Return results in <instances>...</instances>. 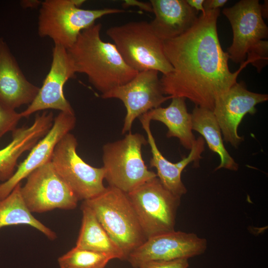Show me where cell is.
<instances>
[{
	"label": "cell",
	"instance_id": "6da1fadb",
	"mask_svg": "<svg viewBox=\"0 0 268 268\" xmlns=\"http://www.w3.org/2000/svg\"><path fill=\"white\" fill-rule=\"evenodd\" d=\"M219 13V9L205 10L186 32L163 42L173 68L160 78L165 95L187 98L196 106L212 111L216 99L237 82L240 71L250 64L247 59L235 72L230 71L229 55L218 37Z\"/></svg>",
	"mask_w": 268,
	"mask_h": 268
},
{
	"label": "cell",
	"instance_id": "7a4b0ae2",
	"mask_svg": "<svg viewBox=\"0 0 268 268\" xmlns=\"http://www.w3.org/2000/svg\"><path fill=\"white\" fill-rule=\"evenodd\" d=\"M101 28L95 23L84 29L67 50L75 73L86 74L102 95L126 84L138 72L125 63L114 43L101 39Z\"/></svg>",
	"mask_w": 268,
	"mask_h": 268
},
{
	"label": "cell",
	"instance_id": "3957f363",
	"mask_svg": "<svg viewBox=\"0 0 268 268\" xmlns=\"http://www.w3.org/2000/svg\"><path fill=\"white\" fill-rule=\"evenodd\" d=\"M83 203L91 209L123 251L126 260L146 240L127 193L109 186L102 193Z\"/></svg>",
	"mask_w": 268,
	"mask_h": 268
},
{
	"label": "cell",
	"instance_id": "277c9868",
	"mask_svg": "<svg viewBox=\"0 0 268 268\" xmlns=\"http://www.w3.org/2000/svg\"><path fill=\"white\" fill-rule=\"evenodd\" d=\"M84 0H46L39 9L38 33L41 37H48L54 45L66 49L70 48L80 33L94 25L98 19L106 15L125 12L114 8L87 9L80 6Z\"/></svg>",
	"mask_w": 268,
	"mask_h": 268
},
{
	"label": "cell",
	"instance_id": "5b68a950",
	"mask_svg": "<svg viewBox=\"0 0 268 268\" xmlns=\"http://www.w3.org/2000/svg\"><path fill=\"white\" fill-rule=\"evenodd\" d=\"M125 63L137 72L154 70L166 74L173 68L163 50V41L153 32L149 22L131 21L106 31Z\"/></svg>",
	"mask_w": 268,
	"mask_h": 268
},
{
	"label": "cell",
	"instance_id": "8992f818",
	"mask_svg": "<svg viewBox=\"0 0 268 268\" xmlns=\"http://www.w3.org/2000/svg\"><path fill=\"white\" fill-rule=\"evenodd\" d=\"M147 143L143 135L130 132L124 138L103 146V167L109 186L128 194L157 177L142 158L141 149Z\"/></svg>",
	"mask_w": 268,
	"mask_h": 268
},
{
	"label": "cell",
	"instance_id": "52a82bcc",
	"mask_svg": "<svg viewBox=\"0 0 268 268\" xmlns=\"http://www.w3.org/2000/svg\"><path fill=\"white\" fill-rule=\"evenodd\" d=\"M127 194L146 239L175 230L181 198L167 190L157 177Z\"/></svg>",
	"mask_w": 268,
	"mask_h": 268
},
{
	"label": "cell",
	"instance_id": "ba28073f",
	"mask_svg": "<svg viewBox=\"0 0 268 268\" xmlns=\"http://www.w3.org/2000/svg\"><path fill=\"white\" fill-rule=\"evenodd\" d=\"M78 143L74 135H65L57 144L51 162L58 174L74 193L78 201H86L102 193L105 170L85 162L77 154Z\"/></svg>",
	"mask_w": 268,
	"mask_h": 268
},
{
	"label": "cell",
	"instance_id": "9c48e42d",
	"mask_svg": "<svg viewBox=\"0 0 268 268\" xmlns=\"http://www.w3.org/2000/svg\"><path fill=\"white\" fill-rule=\"evenodd\" d=\"M21 187L23 200L32 212L43 213L56 208L74 209L78 200L55 170L51 161L32 171Z\"/></svg>",
	"mask_w": 268,
	"mask_h": 268
},
{
	"label": "cell",
	"instance_id": "30bf717a",
	"mask_svg": "<svg viewBox=\"0 0 268 268\" xmlns=\"http://www.w3.org/2000/svg\"><path fill=\"white\" fill-rule=\"evenodd\" d=\"M158 72L154 70L138 72L126 84L101 95L102 98H117L124 103L126 115L122 130L123 134L131 131L136 118L160 107L172 98L164 94Z\"/></svg>",
	"mask_w": 268,
	"mask_h": 268
},
{
	"label": "cell",
	"instance_id": "8fae6325",
	"mask_svg": "<svg viewBox=\"0 0 268 268\" xmlns=\"http://www.w3.org/2000/svg\"><path fill=\"white\" fill-rule=\"evenodd\" d=\"M233 31V41L228 48L229 59L243 63L246 56L263 40L268 38V28L261 13L258 0H241L223 9Z\"/></svg>",
	"mask_w": 268,
	"mask_h": 268
},
{
	"label": "cell",
	"instance_id": "7c38bea8",
	"mask_svg": "<svg viewBox=\"0 0 268 268\" xmlns=\"http://www.w3.org/2000/svg\"><path fill=\"white\" fill-rule=\"evenodd\" d=\"M207 240L194 233L172 231L147 238L131 253L127 260L134 268L151 261L193 258L203 254Z\"/></svg>",
	"mask_w": 268,
	"mask_h": 268
},
{
	"label": "cell",
	"instance_id": "4fadbf2b",
	"mask_svg": "<svg viewBox=\"0 0 268 268\" xmlns=\"http://www.w3.org/2000/svg\"><path fill=\"white\" fill-rule=\"evenodd\" d=\"M268 100V95L248 90L242 81L236 82L215 100L212 110L224 140L237 147L243 140L238 128L244 116L255 114L256 106Z\"/></svg>",
	"mask_w": 268,
	"mask_h": 268
},
{
	"label": "cell",
	"instance_id": "5bb4252c",
	"mask_svg": "<svg viewBox=\"0 0 268 268\" xmlns=\"http://www.w3.org/2000/svg\"><path fill=\"white\" fill-rule=\"evenodd\" d=\"M75 73L67 50L54 45L49 71L34 100L20 113L22 117L27 118L36 112L48 109L74 113L64 95V86L68 79L75 77Z\"/></svg>",
	"mask_w": 268,
	"mask_h": 268
},
{
	"label": "cell",
	"instance_id": "9a60e30c",
	"mask_svg": "<svg viewBox=\"0 0 268 268\" xmlns=\"http://www.w3.org/2000/svg\"><path fill=\"white\" fill-rule=\"evenodd\" d=\"M75 123L74 113L60 112L54 119L50 131L30 150L13 175L0 184V200L7 196L32 171L51 160L56 145L74 128Z\"/></svg>",
	"mask_w": 268,
	"mask_h": 268
},
{
	"label": "cell",
	"instance_id": "2e32d148",
	"mask_svg": "<svg viewBox=\"0 0 268 268\" xmlns=\"http://www.w3.org/2000/svg\"><path fill=\"white\" fill-rule=\"evenodd\" d=\"M39 89L27 79L6 43L0 37V104L14 110L29 105Z\"/></svg>",
	"mask_w": 268,
	"mask_h": 268
},
{
	"label": "cell",
	"instance_id": "e0dca14e",
	"mask_svg": "<svg viewBox=\"0 0 268 268\" xmlns=\"http://www.w3.org/2000/svg\"><path fill=\"white\" fill-rule=\"evenodd\" d=\"M139 119L146 133L147 142L151 148L150 167L156 168L157 177L162 185L172 194L181 198L187 192V188L181 180L182 172L190 163H198L201 158V154L204 150L205 142L203 137L200 136L196 139L188 156L177 163H172L164 157L158 149L150 130L151 121L144 115Z\"/></svg>",
	"mask_w": 268,
	"mask_h": 268
},
{
	"label": "cell",
	"instance_id": "ac0fdd59",
	"mask_svg": "<svg viewBox=\"0 0 268 268\" xmlns=\"http://www.w3.org/2000/svg\"><path fill=\"white\" fill-rule=\"evenodd\" d=\"M149 2L155 15L150 25L163 42L180 36L198 19V12L186 0H150Z\"/></svg>",
	"mask_w": 268,
	"mask_h": 268
},
{
	"label": "cell",
	"instance_id": "d6986e66",
	"mask_svg": "<svg viewBox=\"0 0 268 268\" xmlns=\"http://www.w3.org/2000/svg\"><path fill=\"white\" fill-rule=\"evenodd\" d=\"M53 125L51 116L45 113L37 114L33 124L12 132V140L0 149V181L4 182L14 174L19 157L30 150L49 131Z\"/></svg>",
	"mask_w": 268,
	"mask_h": 268
},
{
	"label": "cell",
	"instance_id": "ffe728a7",
	"mask_svg": "<svg viewBox=\"0 0 268 268\" xmlns=\"http://www.w3.org/2000/svg\"><path fill=\"white\" fill-rule=\"evenodd\" d=\"M169 105L153 109L144 115L150 121H158L168 128L167 137L177 138L182 145L191 150L196 139L193 131L192 114L188 112L186 99L173 97Z\"/></svg>",
	"mask_w": 268,
	"mask_h": 268
},
{
	"label": "cell",
	"instance_id": "44dd1931",
	"mask_svg": "<svg viewBox=\"0 0 268 268\" xmlns=\"http://www.w3.org/2000/svg\"><path fill=\"white\" fill-rule=\"evenodd\" d=\"M81 209L82 213L81 225L75 246L111 254L116 259L126 260L123 251L99 223L91 209L82 202Z\"/></svg>",
	"mask_w": 268,
	"mask_h": 268
},
{
	"label": "cell",
	"instance_id": "7402d4cb",
	"mask_svg": "<svg viewBox=\"0 0 268 268\" xmlns=\"http://www.w3.org/2000/svg\"><path fill=\"white\" fill-rule=\"evenodd\" d=\"M192 116L193 130L202 136L209 149L217 153L220 158V164L215 171L221 168L237 171L238 164L224 147L221 130L212 111L195 106Z\"/></svg>",
	"mask_w": 268,
	"mask_h": 268
},
{
	"label": "cell",
	"instance_id": "603a6c76",
	"mask_svg": "<svg viewBox=\"0 0 268 268\" xmlns=\"http://www.w3.org/2000/svg\"><path fill=\"white\" fill-rule=\"evenodd\" d=\"M18 184L5 198L0 200V228L7 226L25 224L31 226L50 240L56 238V233L37 219L25 203Z\"/></svg>",
	"mask_w": 268,
	"mask_h": 268
},
{
	"label": "cell",
	"instance_id": "cb8c5ba5",
	"mask_svg": "<svg viewBox=\"0 0 268 268\" xmlns=\"http://www.w3.org/2000/svg\"><path fill=\"white\" fill-rule=\"evenodd\" d=\"M116 259L112 255L94 252L74 247L60 257V268H104L109 261Z\"/></svg>",
	"mask_w": 268,
	"mask_h": 268
},
{
	"label": "cell",
	"instance_id": "d4e9b609",
	"mask_svg": "<svg viewBox=\"0 0 268 268\" xmlns=\"http://www.w3.org/2000/svg\"><path fill=\"white\" fill-rule=\"evenodd\" d=\"M22 118L20 113L0 104V138L6 133L13 131Z\"/></svg>",
	"mask_w": 268,
	"mask_h": 268
},
{
	"label": "cell",
	"instance_id": "484cf974",
	"mask_svg": "<svg viewBox=\"0 0 268 268\" xmlns=\"http://www.w3.org/2000/svg\"><path fill=\"white\" fill-rule=\"evenodd\" d=\"M251 61L258 72L267 65L268 59V42L265 40L255 48L252 50L248 55L247 58Z\"/></svg>",
	"mask_w": 268,
	"mask_h": 268
},
{
	"label": "cell",
	"instance_id": "4316f807",
	"mask_svg": "<svg viewBox=\"0 0 268 268\" xmlns=\"http://www.w3.org/2000/svg\"><path fill=\"white\" fill-rule=\"evenodd\" d=\"M188 259H179L168 261H151L141 264L138 268H188Z\"/></svg>",
	"mask_w": 268,
	"mask_h": 268
},
{
	"label": "cell",
	"instance_id": "83f0119b",
	"mask_svg": "<svg viewBox=\"0 0 268 268\" xmlns=\"http://www.w3.org/2000/svg\"><path fill=\"white\" fill-rule=\"evenodd\" d=\"M123 7L137 6L143 10L153 12L151 4L150 2H145L135 0H125L123 3Z\"/></svg>",
	"mask_w": 268,
	"mask_h": 268
},
{
	"label": "cell",
	"instance_id": "f1b7e54d",
	"mask_svg": "<svg viewBox=\"0 0 268 268\" xmlns=\"http://www.w3.org/2000/svg\"><path fill=\"white\" fill-rule=\"evenodd\" d=\"M227 0H204L203 7L205 10H216L223 6Z\"/></svg>",
	"mask_w": 268,
	"mask_h": 268
},
{
	"label": "cell",
	"instance_id": "f546056e",
	"mask_svg": "<svg viewBox=\"0 0 268 268\" xmlns=\"http://www.w3.org/2000/svg\"><path fill=\"white\" fill-rule=\"evenodd\" d=\"M188 4L197 12L201 11L204 14L205 10L203 7L204 0H186Z\"/></svg>",
	"mask_w": 268,
	"mask_h": 268
},
{
	"label": "cell",
	"instance_id": "4dcf8cb0",
	"mask_svg": "<svg viewBox=\"0 0 268 268\" xmlns=\"http://www.w3.org/2000/svg\"><path fill=\"white\" fill-rule=\"evenodd\" d=\"M42 2L39 0H22L20 2L21 5L24 8H36L39 5H41Z\"/></svg>",
	"mask_w": 268,
	"mask_h": 268
},
{
	"label": "cell",
	"instance_id": "1f68e13d",
	"mask_svg": "<svg viewBox=\"0 0 268 268\" xmlns=\"http://www.w3.org/2000/svg\"><path fill=\"white\" fill-rule=\"evenodd\" d=\"M262 15L263 17H268V1H265L263 5H261Z\"/></svg>",
	"mask_w": 268,
	"mask_h": 268
}]
</instances>
